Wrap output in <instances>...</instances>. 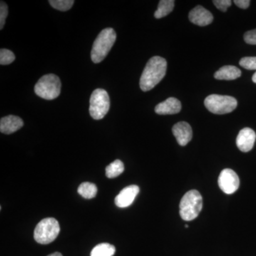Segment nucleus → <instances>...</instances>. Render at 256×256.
Segmentation results:
<instances>
[{
  "label": "nucleus",
  "instance_id": "26",
  "mask_svg": "<svg viewBox=\"0 0 256 256\" xmlns=\"http://www.w3.org/2000/svg\"><path fill=\"white\" fill-rule=\"evenodd\" d=\"M234 2L240 9L246 10L250 6V1L249 0H235Z\"/></svg>",
  "mask_w": 256,
  "mask_h": 256
},
{
  "label": "nucleus",
  "instance_id": "12",
  "mask_svg": "<svg viewBox=\"0 0 256 256\" xmlns=\"http://www.w3.org/2000/svg\"><path fill=\"white\" fill-rule=\"evenodd\" d=\"M172 132L180 146H186L192 140V129L188 122H180L175 124Z\"/></svg>",
  "mask_w": 256,
  "mask_h": 256
},
{
  "label": "nucleus",
  "instance_id": "23",
  "mask_svg": "<svg viewBox=\"0 0 256 256\" xmlns=\"http://www.w3.org/2000/svg\"><path fill=\"white\" fill-rule=\"evenodd\" d=\"M8 15V6L6 3L2 1L0 4V30L4 28L6 18Z\"/></svg>",
  "mask_w": 256,
  "mask_h": 256
},
{
  "label": "nucleus",
  "instance_id": "3",
  "mask_svg": "<svg viewBox=\"0 0 256 256\" xmlns=\"http://www.w3.org/2000/svg\"><path fill=\"white\" fill-rule=\"evenodd\" d=\"M203 207V198L197 190H190L186 192L180 204V214L184 220H195Z\"/></svg>",
  "mask_w": 256,
  "mask_h": 256
},
{
  "label": "nucleus",
  "instance_id": "29",
  "mask_svg": "<svg viewBox=\"0 0 256 256\" xmlns=\"http://www.w3.org/2000/svg\"><path fill=\"white\" fill-rule=\"evenodd\" d=\"M185 228H188V225H185Z\"/></svg>",
  "mask_w": 256,
  "mask_h": 256
},
{
  "label": "nucleus",
  "instance_id": "22",
  "mask_svg": "<svg viewBox=\"0 0 256 256\" xmlns=\"http://www.w3.org/2000/svg\"><path fill=\"white\" fill-rule=\"evenodd\" d=\"M242 68L256 70V57H244L239 62Z\"/></svg>",
  "mask_w": 256,
  "mask_h": 256
},
{
  "label": "nucleus",
  "instance_id": "5",
  "mask_svg": "<svg viewBox=\"0 0 256 256\" xmlns=\"http://www.w3.org/2000/svg\"><path fill=\"white\" fill-rule=\"evenodd\" d=\"M60 233V225L54 218L42 220L37 224L34 232V238L40 244H48L53 242Z\"/></svg>",
  "mask_w": 256,
  "mask_h": 256
},
{
  "label": "nucleus",
  "instance_id": "18",
  "mask_svg": "<svg viewBox=\"0 0 256 256\" xmlns=\"http://www.w3.org/2000/svg\"><path fill=\"white\" fill-rule=\"evenodd\" d=\"M124 170V163L120 160H114L106 168V174L108 178H117L122 174Z\"/></svg>",
  "mask_w": 256,
  "mask_h": 256
},
{
  "label": "nucleus",
  "instance_id": "25",
  "mask_svg": "<svg viewBox=\"0 0 256 256\" xmlns=\"http://www.w3.org/2000/svg\"><path fill=\"white\" fill-rule=\"evenodd\" d=\"M244 41L248 44L256 45V28L247 32L244 34Z\"/></svg>",
  "mask_w": 256,
  "mask_h": 256
},
{
  "label": "nucleus",
  "instance_id": "10",
  "mask_svg": "<svg viewBox=\"0 0 256 256\" xmlns=\"http://www.w3.org/2000/svg\"><path fill=\"white\" fill-rule=\"evenodd\" d=\"M256 132L249 128H245L239 132L236 138V146L244 152L252 150L255 144Z\"/></svg>",
  "mask_w": 256,
  "mask_h": 256
},
{
  "label": "nucleus",
  "instance_id": "4",
  "mask_svg": "<svg viewBox=\"0 0 256 256\" xmlns=\"http://www.w3.org/2000/svg\"><path fill=\"white\" fill-rule=\"evenodd\" d=\"M62 82L54 74H47L42 76L34 87L35 94L45 100H54L60 94Z\"/></svg>",
  "mask_w": 256,
  "mask_h": 256
},
{
  "label": "nucleus",
  "instance_id": "2",
  "mask_svg": "<svg viewBox=\"0 0 256 256\" xmlns=\"http://www.w3.org/2000/svg\"><path fill=\"white\" fill-rule=\"evenodd\" d=\"M117 35L112 28H106L100 32L92 44V60L94 63H100L107 56L116 41Z\"/></svg>",
  "mask_w": 256,
  "mask_h": 256
},
{
  "label": "nucleus",
  "instance_id": "16",
  "mask_svg": "<svg viewBox=\"0 0 256 256\" xmlns=\"http://www.w3.org/2000/svg\"><path fill=\"white\" fill-rule=\"evenodd\" d=\"M174 8V1L173 0H161L158 5V10L154 12V18H161L171 13Z\"/></svg>",
  "mask_w": 256,
  "mask_h": 256
},
{
  "label": "nucleus",
  "instance_id": "27",
  "mask_svg": "<svg viewBox=\"0 0 256 256\" xmlns=\"http://www.w3.org/2000/svg\"><path fill=\"white\" fill-rule=\"evenodd\" d=\"M48 256H63L62 254L58 252H54V254H50V255Z\"/></svg>",
  "mask_w": 256,
  "mask_h": 256
},
{
  "label": "nucleus",
  "instance_id": "20",
  "mask_svg": "<svg viewBox=\"0 0 256 256\" xmlns=\"http://www.w3.org/2000/svg\"><path fill=\"white\" fill-rule=\"evenodd\" d=\"M50 6L62 12L68 11L74 4V0H50Z\"/></svg>",
  "mask_w": 256,
  "mask_h": 256
},
{
  "label": "nucleus",
  "instance_id": "8",
  "mask_svg": "<svg viewBox=\"0 0 256 256\" xmlns=\"http://www.w3.org/2000/svg\"><path fill=\"white\" fill-rule=\"evenodd\" d=\"M220 190L227 194H232L238 190L240 180L236 173L230 169H224L220 173L218 180Z\"/></svg>",
  "mask_w": 256,
  "mask_h": 256
},
{
  "label": "nucleus",
  "instance_id": "6",
  "mask_svg": "<svg viewBox=\"0 0 256 256\" xmlns=\"http://www.w3.org/2000/svg\"><path fill=\"white\" fill-rule=\"evenodd\" d=\"M204 105L212 114H229L235 110L238 102L232 96L213 94L206 98Z\"/></svg>",
  "mask_w": 256,
  "mask_h": 256
},
{
  "label": "nucleus",
  "instance_id": "14",
  "mask_svg": "<svg viewBox=\"0 0 256 256\" xmlns=\"http://www.w3.org/2000/svg\"><path fill=\"white\" fill-rule=\"evenodd\" d=\"M181 102L175 98H169L164 102L156 106V112L158 114H174L181 111Z\"/></svg>",
  "mask_w": 256,
  "mask_h": 256
},
{
  "label": "nucleus",
  "instance_id": "24",
  "mask_svg": "<svg viewBox=\"0 0 256 256\" xmlns=\"http://www.w3.org/2000/svg\"><path fill=\"white\" fill-rule=\"evenodd\" d=\"M213 3L217 9L222 12H226L229 6H232V2L230 0H214Z\"/></svg>",
  "mask_w": 256,
  "mask_h": 256
},
{
  "label": "nucleus",
  "instance_id": "7",
  "mask_svg": "<svg viewBox=\"0 0 256 256\" xmlns=\"http://www.w3.org/2000/svg\"><path fill=\"white\" fill-rule=\"evenodd\" d=\"M110 101L108 92L98 88L92 92L90 98L89 112L94 120H100L105 117L110 109Z\"/></svg>",
  "mask_w": 256,
  "mask_h": 256
},
{
  "label": "nucleus",
  "instance_id": "11",
  "mask_svg": "<svg viewBox=\"0 0 256 256\" xmlns=\"http://www.w3.org/2000/svg\"><path fill=\"white\" fill-rule=\"evenodd\" d=\"M188 18L197 26H205L213 22L214 16L208 10L198 5L190 11Z\"/></svg>",
  "mask_w": 256,
  "mask_h": 256
},
{
  "label": "nucleus",
  "instance_id": "19",
  "mask_svg": "<svg viewBox=\"0 0 256 256\" xmlns=\"http://www.w3.org/2000/svg\"><path fill=\"white\" fill-rule=\"evenodd\" d=\"M98 188L96 184L90 182L82 183L78 188V193L84 198L90 200L97 194Z\"/></svg>",
  "mask_w": 256,
  "mask_h": 256
},
{
  "label": "nucleus",
  "instance_id": "21",
  "mask_svg": "<svg viewBox=\"0 0 256 256\" xmlns=\"http://www.w3.org/2000/svg\"><path fill=\"white\" fill-rule=\"evenodd\" d=\"M15 60V56L12 50L2 48L0 50V64L9 65Z\"/></svg>",
  "mask_w": 256,
  "mask_h": 256
},
{
  "label": "nucleus",
  "instance_id": "15",
  "mask_svg": "<svg viewBox=\"0 0 256 256\" xmlns=\"http://www.w3.org/2000/svg\"><path fill=\"white\" fill-rule=\"evenodd\" d=\"M242 76V70L234 66H224L214 74V78L218 80H235Z\"/></svg>",
  "mask_w": 256,
  "mask_h": 256
},
{
  "label": "nucleus",
  "instance_id": "28",
  "mask_svg": "<svg viewBox=\"0 0 256 256\" xmlns=\"http://www.w3.org/2000/svg\"><path fill=\"white\" fill-rule=\"evenodd\" d=\"M252 82H255V84H256V72L255 74H254V76H252Z\"/></svg>",
  "mask_w": 256,
  "mask_h": 256
},
{
  "label": "nucleus",
  "instance_id": "9",
  "mask_svg": "<svg viewBox=\"0 0 256 256\" xmlns=\"http://www.w3.org/2000/svg\"><path fill=\"white\" fill-rule=\"evenodd\" d=\"M139 192L140 188L137 185L126 186L121 190L114 198L116 206L119 208H126L130 206Z\"/></svg>",
  "mask_w": 256,
  "mask_h": 256
},
{
  "label": "nucleus",
  "instance_id": "17",
  "mask_svg": "<svg viewBox=\"0 0 256 256\" xmlns=\"http://www.w3.org/2000/svg\"><path fill=\"white\" fill-rule=\"evenodd\" d=\"M116 252V247L107 242L98 244L92 248L90 256H112Z\"/></svg>",
  "mask_w": 256,
  "mask_h": 256
},
{
  "label": "nucleus",
  "instance_id": "1",
  "mask_svg": "<svg viewBox=\"0 0 256 256\" xmlns=\"http://www.w3.org/2000/svg\"><path fill=\"white\" fill-rule=\"evenodd\" d=\"M168 63L162 57L153 56L148 60L140 80L142 92H149L158 85L166 75Z\"/></svg>",
  "mask_w": 256,
  "mask_h": 256
},
{
  "label": "nucleus",
  "instance_id": "13",
  "mask_svg": "<svg viewBox=\"0 0 256 256\" xmlns=\"http://www.w3.org/2000/svg\"><path fill=\"white\" fill-rule=\"evenodd\" d=\"M22 119L18 116H8L0 120V131L6 134H12L23 127Z\"/></svg>",
  "mask_w": 256,
  "mask_h": 256
}]
</instances>
